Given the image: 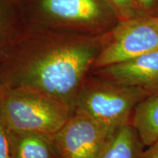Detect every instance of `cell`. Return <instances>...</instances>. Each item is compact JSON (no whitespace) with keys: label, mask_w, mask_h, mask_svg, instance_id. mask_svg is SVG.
Returning <instances> with one entry per match:
<instances>
[{"label":"cell","mask_w":158,"mask_h":158,"mask_svg":"<svg viewBox=\"0 0 158 158\" xmlns=\"http://www.w3.org/2000/svg\"><path fill=\"white\" fill-rule=\"evenodd\" d=\"M102 35L26 27L0 62V89L40 92L74 112L101 48Z\"/></svg>","instance_id":"obj_1"},{"label":"cell","mask_w":158,"mask_h":158,"mask_svg":"<svg viewBox=\"0 0 158 158\" xmlns=\"http://www.w3.org/2000/svg\"><path fill=\"white\" fill-rule=\"evenodd\" d=\"M26 27L100 35L118 21L103 0H16Z\"/></svg>","instance_id":"obj_2"},{"label":"cell","mask_w":158,"mask_h":158,"mask_svg":"<svg viewBox=\"0 0 158 158\" xmlns=\"http://www.w3.org/2000/svg\"><path fill=\"white\" fill-rule=\"evenodd\" d=\"M148 97L141 89L114 84L94 75L83 83L74 112L93 120L111 136L131 122L137 105Z\"/></svg>","instance_id":"obj_3"},{"label":"cell","mask_w":158,"mask_h":158,"mask_svg":"<svg viewBox=\"0 0 158 158\" xmlns=\"http://www.w3.org/2000/svg\"><path fill=\"white\" fill-rule=\"evenodd\" d=\"M0 118L7 130L54 136L73 114L54 98L26 89H1Z\"/></svg>","instance_id":"obj_4"},{"label":"cell","mask_w":158,"mask_h":158,"mask_svg":"<svg viewBox=\"0 0 158 158\" xmlns=\"http://www.w3.org/2000/svg\"><path fill=\"white\" fill-rule=\"evenodd\" d=\"M158 49V20L135 16L118 20L102 35L92 70L125 62Z\"/></svg>","instance_id":"obj_5"},{"label":"cell","mask_w":158,"mask_h":158,"mask_svg":"<svg viewBox=\"0 0 158 158\" xmlns=\"http://www.w3.org/2000/svg\"><path fill=\"white\" fill-rule=\"evenodd\" d=\"M110 137L93 120L73 112L54 140L60 158H99Z\"/></svg>","instance_id":"obj_6"},{"label":"cell","mask_w":158,"mask_h":158,"mask_svg":"<svg viewBox=\"0 0 158 158\" xmlns=\"http://www.w3.org/2000/svg\"><path fill=\"white\" fill-rule=\"evenodd\" d=\"M114 84L141 89L149 97L158 94V49L125 62L92 70Z\"/></svg>","instance_id":"obj_7"},{"label":"cell","mask_w":158,"mask_h":158,"mask_svg":"<svg viewBox=\"0 0 158 158\" xmlns=\"http://www.w3.org/2000/svg\"><path fill=\"white\" fill-rule=\"evenodd\" d=\"M12 158H60L54 136L7 130Z\"/></svg>","instance_id":"obj_8"},{"label":"cell","mask_w":158,"mask_h":158,"mask_svg":"<svg viewBox=\"0 0 158 158\" xmlns=\"http://www.w3.org/2000/svg\"><path fill=\"white\" fill-rule=\"evenodd\" d=\"M143 147L137 131L130 123L110 136L99 158H142Z\"/></svg>","instance_id":"obj_9"},{"label":"cell","mask_w":158,"mask_h":158,"mask_svg":"<svg viewBox=\"0 0 158 158\" xmlns=\"http://www.w3.org/2000/svg\"><path fill=\"white\" fill-rule=\"evenodd\" d=\"M132 125L144 147H149L158 140V94L148 97L134 110Z\"/></svg>","instance_id":"obj_10"},{"label":"cell","mask_w":158,"mask_h":158,"mask_svg":"<svg viewBox=\"0 0 158 158\" xmlns=\"http://www.w3.org/2000/svg\"><path fill=\"white\" fill-rule=\"evenodd\" d=\"M24 27L16 0H0V62Z\"/></svg>","instance_id":"obj_11"},{"label":"cell","mask_w":158,"mask_h":158,"mask_svg":"<svg viewBox=\"0 0 158 158\" xmlns=\"http://www.w3.org/2000/svg\"><path fill=\"white\" fill-rule=\"evenodd\" d=\"M114 12L118 20L135 16L134 0H103Z\"/></svg>","instance_id":"obj_12"},{"label":"cell","mask_w":158,"mask_h":158,"mask_svg":"<svg viewBox=\"0 0 158 158\" xmlns=\"http://www.w3.org/2000/svg\"><path fill=\"white\" fill-rule=\"evenodd\" d=\"M0 158H12L8 133L0 118Z\"/></svg>","instance_id":"obj_13"},{"label":"cell","mask_w":158,"mask_h":158,"mask_svg":"<svg viewBox=\"0 0 158 158\" xmlns=\"http://www.w3.org/2000/svg\"><path fill=\"white\" fill-rule=\"evenodd\" d=\"M157 151H158V140L155 143L148 147L147 150L143 151L142 158H149V157H150L153 153H155Z\"/></svg>","instance_id":"obj_14"},{"label":"cell","mask_w":158,"mask_h":158,"mask_svg":"<svg viewBox=\"0 0 158 158\" xmlns=\"http://www.w3.org/2000/svg\"><path fill=\"white\" fill-rule=\"evenodd\" d=\"M134 1H135L137 6L147 8V7H151L152 5L155 0H134Z\"/></svg>","instance_id":"obj_15"},{"label":"cell","mask_w":158,"mask_h":158,"mask_svg":"<svg viewBox=\"0 0 158 158\" xmlns=\"http://www.w3.org/2000/svg\"><path fill=\"white\" fill-rule=\"evenodd\" d=\"M149 158H158V151L155 152V153H153L150 157H149Z\"/></svg>","instance_id":"obj_16"},{"label":"cell","mask_w":158,"mask_h":158,"mask_svg":"<svg viewBox=\"0 0 158 158\" xmlns=\"http://www.w3.org/2000/svg\"><path fill=\"white\" fill-rule=\"evenodd\" d=\"M2 100V91L0 89V106H1Z\"/></svg>","instance_id":"obj_17"}]
</instances>
